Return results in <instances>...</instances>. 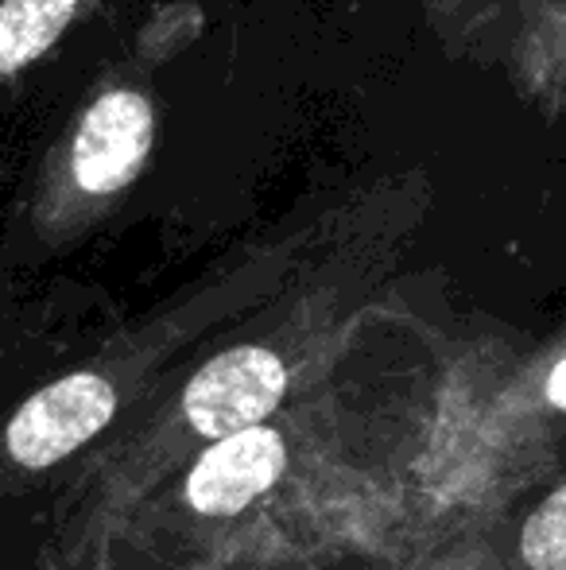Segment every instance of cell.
Masks as SVG:
<instances>
[{
    "mask_svg": "<svg viewBox=\"0 0 566 570\" xmlns=\"http://www.w3.org/2000/svg\"><path fill=\"white\" fill-rule=\"evenodd\" d=\"M113 407L117 396L101 376H62L16 412V420L8 423V451L28 470H43L90 443L113 420Z\"/></svg>",
    "mask_w": 566,
    "mask_h": 570,
    "instance_id": "obj_2",
    "label": "cell"
},
{
    "mask_svg": "<svg viewBox=\"0 0 566 570\" xmlns=\"http://www.w3.org/2000/svg\"><path fill=\"white\" fill-rule=\"evenodd\" d=\"M284 361L260 345H241L198 368L182 396V412L198 435L226 439L265 420L284 400Z\"/></svg>",
    "mask_w": 566,
    "mask_h": 570,
    "instance_id": "obj_1",
    "label": "cell"
},
{
    "mask_svg": "<svg viewBox=\"0 0 566 570\" xmlns=\"http://www.w3.org/2000/svg\"><path fill=\"white\" fill-rule=\"evenodd\" d=\"M284 439L268 428H245L226 439H214V446L198 458L187 481V501L202 517H229L252 504L276 478L284 473Z\"/></svg>",
    "mask_w": 566,
    "mask_h": 570,
    "instance_id": "obj_4",
    "label": "cell"
},
{
    "mask_svg": "<svg viewBox=\"0 0 566 570\" xmlns=\"http://www.w3.org/2000/svg\"><path fill=\"white\" fill-rule=\"evenodd\" d=\"M547 396H552V404L566 407V361H559V368H555L552 381H547Z\"/></svg>",
    "mask_w": 566,
    "mask_h": 570,
    "instance_id": "obj_7",
    "label": "cell"
},
{
    "mask_svg": "<svg viewBox=\"0 0 566 570\" xmlns=\"http://www.w3.org/2000/svg\"><path fill=\"white\" fill-rule=\"evenodd\" d=\"M520 551L532 570H566V485L532 512Z\"/></svg>",
    "mask_w": 566,
    "mask_h": 570,
    "instance_id": "obj_6",
    "label": "cell"
},
{
    "mask_svg": "<svg viewBox=\"0 0 566 570\" xmlns=\"http://www.w3.org/2000/svg\"><path fill=\"white\" fill-rule=\"evenodd\" d=\"M151 148V109L140 94L109 90L86 109L75 132L70 167L75 179L90 195L121 190L137 179Z\"/></svg>",
    "mask_w": 566,
    "mask_h": 570,
    "instance_id": "obj_3",
    "label": "cell"
},
{
    "mask_svg": "<svg viewBox=\"0 0 566 570\" xmlns=\"http://www.w3.org/2000/svg\"><path fill=\"white\" fill-rule=\"evenodd\" d=\"M78 0H4L0 4V75L36 62L67 31Z\"/></svg>",
    "mask_w": 566,
    "mask_h": 570,
    "instance_id": "obj_5",
    "label": "cell"
}]
</instances>
